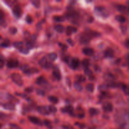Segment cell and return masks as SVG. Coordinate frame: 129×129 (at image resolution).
<instances>
[{
    "mask_svg": "<svg viewBox=\"0 0 129 129\" xmlns=\"http://www.w3.org/2000/svg\"><path fill=\"white\" fill-rule=\"evenodd\" d=\"M96 32H94V31H89V32H86L84 34L81 35V37H80V39H79V42H80L81 44H88L89 42V40H90L91 38L94 37H96Z\"/></svg>",
    "mask_w": 129,
    "mask_h": 129,
    "instance_id": "1",
    "label": "cell"
},
{
    "mask_svg": "<svg viewBox=\"0 0 129 129\" xmlns=\"http://www.w3.org/2000/svg\"><path fill=\"white\" fill-rule=\"evenodd\" d=\"M10 77H11V79H12L13 81L19 86H21L23 84V81L21 75H20L18 73H13L11 74Z\"/></svg>",
    "mask_w": 129,
    "mask_h": 129,
    "instance_id": "2",
    "label": "cell"
},
{
    "mask_svg": "<svg viewBox=\"0 0 129 129\" xmlns=\"http://www.w3.org/2000/svg\"><path fill=\"white\" fill-rule=\"evenodd\" d=\"M66 15L68 19L70 20V21H73V22H74L73 21L74 20V21H76L79 18V14H78V13L73 10H69Z\"/></svg>",
    "mask_w": 129,
    "mask_h": 129,
    "instance_id": "3",
    "label": "cell"
},
{
    "mask_svg": "<svg viewBox=\"0 0 129 129\" xmlns=\"http://www.w3.org/2000/svg\"><path fill=\"white\" fill-rule=\"evenodd\" d=\"M12 12L13 13L14 16H16V18H20L21 17V14H22V11H21V9L20 8V6L19 5H15L13 8Z\"/></svg>",
    "mask_w": 129,
    "mask_h": 129,
    "instance_id": "4",
    "label": "cell"
},
{
    "mask_svg": "<svg viewBox=\"0 0 129 129\" xmlns=\"http://www.w3.org/2000/svg\"><path fill=\"white\" fill-rule=\"evenodd\" d=\"M37 111L39 113L44 115H49L50 112H49V107H44V106H39L37 108Z\"/></svg>",
    "mask_w": 129,
    "mask_h": 129,
    "instance_id": "5",
    "label": "cell"
},
{
    "mask_svg": "<svg viewBox=\"0 0 129 129\" xmlns=\"http://www.w3.org/2000/svg\"><path fill=\"white\" fill-rule=\"evenodd\" d=\"M70 68L73 69H76L79 67V60L78 58H73L70 60Z\"/></svg>",
    "mask_w": 129,
    "mask_h": 129,
    "instance_id": "6",
    "label": "cell"
},
{
    "mask_svg": "<svg viewBox=\"0 0 129 129\" xmlns=\"http://www.w3.org/2000/svg\"><path fill=\"white\" fill-rule=\"evenodd\" d=\"M28 119L31 123H34V124L39 125H42V123L41 120L40 119L37 118V117H34V116H28Z\"/></svg>",
    "mask_w": 129,
    "mask_h": 129,
    "instance_id": "7",
    "label": "cell"
},
{
    "mask_svg": "<svg viewBox=\"0 0 129 129\" xmlns=\"http://www.w3.org/2000/svg\"><path fill=\"white\" fill-rule=\"evenodd\" d=\"M103 110L105 112H111L113 110V105L110 102H106L103 105Z\"/></svg>",
    "mask_w": 129,
    "mask_h": 129,
    "instance_id": "8",
    "label": "cell"
},
{
    "mask_svg": "<svg viewBox=\"0 0 129 129\" xmlns=\"http://www.w3.org/2000/svg\"><path fill=\"white\" fill-rule=\"evenodd\" d=\"M62 112H64V113H68L69 115H74V113H73V112H74V108H73V106L71 105H68L67 106V107H66L65 108H62L61 109Z\"/></svg>",
    "mask_w": 129,
    "mask_h": 129,
    "instance_id": "9",
    "label": "cell"
},
{
    "mask_svg": "<svg viewBox=\"0 0 129 129\" xmlns=\"http://www.w3.org/2000/svg\"><path fill=\"white\" fill-rule=\"evenodd\" d=\"M7 67L9 68H15L18 67V62L16 60H14V59H10L8 60L6 64Z\"/></svg>",
    "mask_w": 129,
    "mask_h": 129,
    "instance_id": "10",
    "label": "cell"
},
{
    "mask_svg": "<svg viewBox=\"0 0 129 129\" xmlns=\"http://www.w3.org/2000/svg\"><path fill=\"white\" fill-rule=\"evenodd\" d=\"M83 54L88 56H92L94 54V50L90 47H84L83 49Z\"/></svg>",
    "mask_w": 129,
    "mask_h": 129,
    "instance_id": "11",
    "label": "cell"
},
{
    "mask_svg": "<svg viewBox=\"0 0 129 129\" xmlns=\"http://www.w3.org/2000/svg\"><path fill=\"white\" fill-rule=\"evenodd\" d=\"M77 28L74 26H68L66 28V35L69 36L71 34H73V33L76 32Z\"/></svg>",
    "mask_w": 129,
    "mask_h": 129,
    "instance_id": "12",
    "label": "cell"
},
{
    "mask_svg": "<svg viewBox=\"0 0 129 129\" xmlns=\"http://www.w3.org/2000/svg\"><path fill=\"white\" fill-rule=\"evenodd\" d=\"M105 57L107 58H112L114 56V51L110 48H108L105 50L104 53Z\"/></svg>",
    "mask_w": 129,
    "mask_h": 129,
    "instance_id": "13",
    "label": "cell"
},
{
    "mask_svg": "<svg viewBox=\"0 0 129 129\" xmlns=\"http://www.w3.org/2000/svg\"><path fill=\"white\" fill-rule=\"evenodd\" d=\"M3 107L6 110H15V105L11 102L8 103H5L3 104Z\"/></svg>",
    "mask_w": 129,
    "mask_h": 129,
    "instance_id": "14",
    "label": "cell"
},
{
    "mask_svg": "<svg viewBox=\"0 0 129 129\" xmlns=\"http://www.w3.org/2000/svg\"><path fill=\"white\" fill-rule=\"evenodd\" d=\"M24 73H25L26 74H28V75H30V74H35V73H39V70H38L37 68H29V69H26L25 71H24Z\"/></svg>",
    "mask_w": 129,
    "mask_h": 129,
    "instance_id": "15",
    "label": "cell"
},
{
    "mask_svg": "<svg viewBox=\"0 0 129 129\" xmlns=\"http://www.w3.org/2000/svg\"><path fill=\"white\" fill-rule=\"evenodd\" d=\"M53 75H54V78L57 79V80H60L61 79V74H60V71L57 68H55L54 71H53Z\"/></svg>",
    "mask_w": 129,
    "mask_h": 129,
    "instance_id": "16",
    "label": "cell"
},
{
    "mask_svg": "<svg viewBox=\"0 0 129 129\" xmlns=\"http://www.w3.org/2000/svg\"><path fill=\"white\" fill-rule=\"evenodd\" d=\"M35 83L39 85H43V84L46 83V80L43 76H40L37 78L36 80H35Z\"/></svg>",
    "mask_w": 129,
    "mask_h": 129,
    "instance_id": "17",
    "label": "cell"
},
{
    "mask_svg": "<svg viewBox=\"0 0 129 129\" xmlns=\"http://www.w3.org/2000/svg\"><path fill=\"white\" fill-rule=\"evenodd\" d=\"M117 9L119 12L122 13H126L128 11V10H128L127 8L123 5H118V6H117Z\"/></svg>",
    "mask_w": 129,
    "mask_h": 129,
    "instance_id": "18",
    "label": "cell"
},
{
    "mask_svg": "<svg viewBox=\"0 0 129 129\" xmlns=\"http://www.w3.org/2000/svg\"><path fill=\"white\" fill-rule=\"evenodd\" d=\"M47 62H47V57L45 56L42 57L40 59V60L39 61V65H40L41 67H43V68H45V67L46 66Z\"/></svg>",
    "mask_w": 129,
    "mask_h": 129,
    "instance_id": "19",
    "label": "cell"
},
{
    "mask_svg": "<svg viewBox=\"0 0 129 129\" xmlns=\"http://www.w3.org/2000/svg\"><path fill=\"white\" fill-rule=\"evenodd\" d=\"M54 29L56 31H57L58 33H62L64 31V27L63 26V25H60V24H58V25H55L54 26Z\"/></svg>",
    "mask_w": 129,
    "mask_h": 129,
    "instance_id": "20",
    "label": "cell"
},
{
    "mask_svg": "<svg viewBox=\"0 0 129 129\" xmlns=\"http://www.w3.org/2000/svg\"><path fill=\"white\" fill-rule=\"evenodd\" d=\"M115 19H116V20H117L118 22L121 23H123L125 22V21H126L125 17L124 16H123V15H121L116 16Z\"/></svg>",
    "mask_w": 129,
    "mask_h": 129,
    "instance_id": "21",
    "label": "cell"
},
{
    "mask_svg": "<svg viewBox=\"0 0 129 129\" xmlns=\"http://www.w3.org/2000/svg\"><path fill=\"white\" fill-rule=\"evenodd\" d=\"M74 87L77 91H81L83 90V86H82V85L81 84V83H79V82H78V81L74 82Z\"/></svg>",
    "mask_w": 129,
    "mask_h": 129,
    "instance_id": "22",
    "label": "cell"
},
{
    "mask_svg": "<svg viewBox=\"0 0 129 129\" xmlns=\"http://www.w3.org/2000/svg\"><path fill=\"white\" fill-rule=\"evenodd\" d=\"M89 114H90L91 115L94 116V115H96L99 114L100 111L98 110L97 108H91L89 110Z\"/></svg>",
    "mask_w": 129,
    "mask_h": 129,
    "instance_id": "23",
    "label": "cell"
},
{
    "mask_svg": "<svg viewBox=\"0 0 129 129\" xmlns=\"http://www.w3.org/2000/svg\"><path fill=\"white\" fill-rule=\"evenodd\" d=\"M13 45L15 47L20 50L21 48L23 47V42H15V43H13Z\"/></svg>",
    "mask_w": 129,
    "mask_h": 129,
    "instance_id": "24",
    "label": "cell"
},
{
    "mask_svg": "<svg viewBox=\"0 0 129 129\" xmlns=\"http://www.w3.org/2000/svg\"><path fill=\"white\" fill-rule=\"evenodd\" d=\"M48 99H49V102H50L51 103H54V104H56L58 103V98L57 97L54 96H49L48 97Z\"/></svg>",
    "mask_w": 129,
    "mask_h": 129,
    "instance_id": "25",
    "label": "cell"
},
{
    "mask_svg": "<svg viewBox=\"0 0 129 129\" xmlns=\"http://www.w3.org/2000/svg\"><path fill=\"white\" fill-rule=\"evenodd\" d=\"M48 57L50 59V60H51V61H54V60H55V59L57 58V54H55V53L52 52L49 54Z\"/></svg>",
    "mask_w": 129,
    "mask_h": 129,
    "instance_id": "26",
    "label": "cell"
},
{
    "mask_svg": "<svg viewBox=\"0 0 129 129\" xmlns=\"http://www.w3.org/2000/svg\"><path fill=\"white\" fill-rule=\"evenodd\" d=\"M31 3L33 5V6L35 8H39L40 7V1H39V0H31Z\"/></svg>",
    "mask_w": 129,
    "mask_h": 129,
    "instance_id": "27",
    "label": "cell"
},
{
    "mask_svg": "<svg viewBox=\"0 0 129 129\" xmlns=\"http://www.w3.org/2000/svg\"><path fill=\"white\" fill-rule=\"evenodd\" d=\"M77 81L79 82V83H83V82H84L86 81V78L83 75H78L76 78Z\"/></svg>",
    "mask_w": 129,
    "mask_h": 129,
    "instance_id": "28",
    "label": "cell"
},
{
    "mask_svg": "<svg viewBox=\"0 0 129 129\" xmlns=\"http://www.w3.org/2000/svg\"><path fill=\"white\" fill-rule=\"evenodd\" d=\"M108 88V86L106 84H101L100 86H99L98 89H99L100 91H102V92H105L106 90H107Z\"/></svg>",
    "mask_w": 129,
    "mask_h": 129,
    "instance_id": "29",
    "label": "cell"
},
{
    "mask_svg": "<svg viewBox=\"0 0 129 129\" xmlns=\"http://www.w3.org/2000/svg\"><path fill=\"white\" fill-rule=\"evenodd\" d=\"M86 88L87 91H88V92L92 93V92L93 91V90H94V85H93L92 83H89V84H88L86 85Z\"/></svg>",
    "mask_w": 129,
    "mask_h": 129,
    "instance_id": "30",
    "label": "cell"
},
{
    "mask_svg": "<svg viewBox=\"0 0 129 129\" xmlns=\"http://www.w3.org/2000/svg\"><path fill=\"white\" fill-rule=\"evenodd\" d=\"M89 65V61L88 59H83V60L82 61V66H83V68H84L85 69L88 68V66Z\"/></svg>",
    "mask_w": 129,
    "mask_h": 129,
    "instance_id": "31",
    "label": "cell"
},
{
    "mask_svg": "<svg viewBox=\"0 0 129 129\" xmlns=\"http://www.w3.org/2000/svg\"><path fill=\"white\" fill-rule=\"evenodd\" d=\"M53 20L55 22H61L64 21V18L60 16H54L53 17Z\"/></svg>",
    "mask_w": 129,
    "mask_h": 129,
    "instance_id": "32",
    "label": "cell"
},
{
    "mask_svg": "<svg viewBox=\"0 0 129 129\" xmlns=\"http://www.w3.org/2000/svg\"><path fill=\"white\" fill-rule=\"evenodd\" d=\"M84 74L87 76L91 77L93 76V72L91 69H89V68H86V69H84Z\"/></svg>",
    "mask_w": 129,
    "mask_h": 129,
    "instance_id": "33",
    "label": "cell"
},
{
    "mask_svg": "<svg viewBox=\"0 0 129 129\" xmlns=\"http://www.w3.org/2000/svg\"><path fill=\"white\" fill-rule=\"evenodd\" d=\"M44 125H45V126H46L49 129H52V125H51V123H50V122L49 120H45L44 121Z\"/></svg>",
    "mask_w": 129,
    "mask_h": 129,
    "instance_id": "34",
    "label": "cell"
},
{
    "mask_svg": "<svg viewBox=\"0 0 129 129\" xmlns=\"http://www.w3.org/2000/svg\"><path fill=\"white\" fill-rule=\"evenodd\" d=\"M119 84H117V83H115V82L113 81H112L110 82V83H109V84H108V87H110V88H118V86H119Z\"/></svg>",
    "mask_w": 129,
    "mask_h": 129,
    "instance_id": "35",
    "label": "cell"
},
{
    "mask_svg": "<svg viewBox=\"0 0 129 129\" xmlns=\"http://www.w3.org/2000/svg\"><path fill=\"white\" fill-rule=\"evenodd\" d=\"M9 32L12 35H14L17 32V28L16 27H14V26H11L9 28Z\"/></svg>",
    "mask_w": 129,
    "mask_h": 129,
    "instance_id": "36",
    "label": "cell"
},
{
    "mask_svg": "<svg viewBox=\"0 0 129 129\" xmlns=\"http://www.w3.org/2000/svg\"><path fill=\"white\" fill-rule=\"evenodd\" d=\"M49 112H50V113H55V112H57V108L55 107H54V106L53 105H50L49 106Z\"/></svg>",
    "mask_w": 129,
    "mask_h": 129,
    "instance_id": "37",
    "label": "cell"
},
{
    "mask_svg": "<svg viewBox=\"0 0 129 129\" xmlns=\"http://www.w3.org/2000/svg\"><path fill=\"white\" fill-rule=\"evenodd\" d=\"M36 93L38 95L42 96L45 95V91L44 90H42V89H39V88L36 89Z\"/></svg>",
    "mask_w": 129,
    "mask_h": 129,
    "instance_id": "38",
    "label": "cell"
},
{
    "mask_svg": "<svg viewBox=\"0 0 129 129\" xmlns=\"http://www.w3.org/2000/svg\"><path fill=\"white\" fill-rule=\"evenodd\" d=\"M29 49H28L26 47H22L21 49H20L19 50V51L20 52H21L22 54H27L29 52Z\"/></svg>",
    "mask_w": 129,
    "mask_h": 129,
    "instance_id": "39",
    "label": "cell"
},
{
    "mask_svg": "<svg viewBox=\"0 0 129 129\" xmlns=\"http://www.w3.org/2000/svg\"><path fill=\"white\" fill-rule=\"evenodd\" d=\"M25 20H26V21L28 23H29V24L31 23H32V21H33L32 17H31L30 15H28L27 16H26V18H25Z\"/></svg>",
    "mask_w": 129,
    "mask_h": 129,
    "instance_id": "40",
    "label": "cell"
},
{
    "mask_svg": "<svg viewBox=\"0 0 129 129\" xmlns=\"http://www.w3.org/2000/svg\"><path fill=\"white\" fill-rule=\"evenodd\" d=\"M9 45H10V42L8 40H5L1 44V46L2 47H7L9 46Z\"/></svg>",
    "mask_w": 129,
    "mask_h": 129,
    "instance_id": "41",
    "label": "cell"
},
{
    "mask_svg": "<svg viewBox=\"0 0 129 129\" xmlns=\"http://www.w3.org/2000/svg\"><path fill=\"white\" fill-rule=\"evenodd\" d=\"M94 10L97 12H102V11H104L105 10V8L103 6H96L94 8Z\"/></svg>",
    "mask_w": 129,
    "mask_h": 129,
    "instance_id": "42",
    "label": "cell"
},
{
    "mask_svg": "<svg viewBox=\"0 0 129 129\" xmlns=\"http://www.w3.org/2000/svg\"><path fill=\"white\" fill-rule=\"evenodd\" d=\"M33 44L31 41H28L26 42V47L28 49H32L33 48Z\"/></svg>",
    "mask_w": 129,
    "mask_h": 129,
    "instance_id": "43",
    "label": "cell"
},
{
    "mask_svg": "<svg viewBox=\"0 0 129 129\" xmlns=\"http://www.w3.org/2000/svg\"><path fill=\"white\" fill-rule=\"evenodd\" d=\"M59 45L63 50H66L68 49V46L66 45H65V44H63L62 43H59Z\"/></svg>",
    "mask_w": 129,
    "mask_h": 129,
    "instance_id": "44",
    "label": "cell"
},
{
    "mask_svg": "<svg viewBox=\"0 0 129 129\" xmlns=\"http://www.w3.org/2000/svg\"><path fill=\"white\" fill-rule=\"evenodd\" d=\"M10 126L13 129H21V128L19 126H18L16 124H14V123H11V124H10Z\"/></svg>",
    "mask_w": 129,
    "mask_h": 129,
    "instance_id": "45",
    "label": "cell"
},
{
    "mask_svg": "<svg viewBox=\"0 0 129 129\" xmlns=\"http://www.w3.org/2000/svg\"><path fill=\"white\" fill-rule=\"evenodd\" d=\"M15 94H16V95H17V96H18L22 97V98H26V99H27V96H26V94H23V93H15Z\"/></svg>",
    "mask_w": 129,
    "mask_h": 129,
    "instance_id": "46",
    "label": "cell"
},
{
    "mask_svg": "<svg viewBox=\"0 0 129 129\" xmlns=\"http://www.w3.org/2000/svg\"><path fill=\"white\" fill-rule=\"evenodd\" d=\"M120 28H121V30H122V33H123V34H125L126 32H127V26H126L122 25V26H120Z\"/></svg>",
    "mask_w": 129,
    "mask_h": 129,
    "instance_id": "47",
    "label": "cell"
},
{
    "mask_svg": "<svg viewBox=\"0 0 129 129\" xmlns=\"http://www.w3.org/2000/svg\"><path fill=\"white\" fill-rule=\"evenodd\" d=\"M5 3H6V4H7L9 6H13V4L15 3V1H5Z\"/></svg>",
    "mask_w": 129,
    "mask_h": 129,
    "instance_id": "48",
    "label": "cell"
},
{
    "mask_svg": "<svg viewBox=\"0 0 129 129\" xmlns=\"http://www.w3.org/2000/svg\"><path fill=\"white\" fill-rule=\"evenodd\" d=\"M75 125H76L77 126L79 127L80 128H84L85 127V125L83 124V123H76Z\"/></svg>",
    "mask_w": 129,
    "mask_h": 129,
    "instance_id": "49",
    "label": "cell"
},
{
    "mask_svg": "<svg viewBox=\"0 0 129 129\" xmlns=\"http://www.w3.org/2000/svg\"><path fill=\"white\" fill-rule=\"evenodd\" d=\"M52 66H53V64H52V63H50V62H47V64L46 66H45V68H46V69H50V68H52Z\"/></svg>",
    "mask_w": 129,
    "mask_h": 129,
    "instance_id": "50",
    "label": "cell"
},
{
    "mask_svg": "<svg viewBox=\"0 0 129 129\" xmlns=\"http://www.w3.org/2000/svg\"><path fill=\"white\" fill-rule=\"evenodd\" d=\"M25 91L27 93H31L33 91V88L31 87H28V88H26L25 89Z\"/></svg>",
    "mask_w": 129,
    "mask_h": 129,
    "instance_id": "51",
    "label": "cell"
},
{
    "mask_svg": "<svg viewBox=\"0 0 129 129\" xmlns=\"http://www.w3.org/2000/svg\"><path fill=\"white\" fill-rule=\"evenodd\" d=\"M84 115H85V114H84V112H79V114H78V117H79V118H83L84 117Z\"/></svg>",
    "mask_w": 129,
    "mask_h": 129,
    "instance_id": "52",
    "label": "cell"
},
{
    "mask_svg": "<svg viewBox=\"0 0 129 129\" xmlns=\"http://www.w3.org/2000/svg\"><path fill=\"white\" fill-rule=\"evenodd\" d=\"M1 23H1V26H3V27H5V26H6V22H5V21L4 20H1Z\"/></svg>",
    "mask_w": 129,
    "mask_h": 129,
    "instance_id": "53",
    "label": "cell"
},
{
    "mask_svg": "<svg viewBox=\"0 0 129 129\" xmlns=\"http://www.w3.org/2000/svg\"><path fill=\"white\" fill-rule=\"evenodd\" d=\"M4 18V13L3 12V11L0 10V21L1 20H3Z\"/></svg>",
    "mask_w": 129,
    "mask_h": 129,
    "instance_id": "54",
    "label": "cell"
},
{
    "mask_svg": "<svg viewBox=\"0 0 129 129\" xmlns=\"http://www.w3.org/2000/svg\"><path fill=\"white\" fill-rule=\"evenodd\" d=\"M4 64H5V62H4L3 59H2V57H1V59H0V68H2L3 67Z\"/></svg>",
    "mask_w": 129,
    "mask_h": 129,
    "instance_id": "55",
    "label": "cell"
},
{
    "mask_svg": "<svg viewBox=\"0 0 129 129\" xmlns=\"http://www.w3.org/2000/svg\"><path fill=\"white\" fill-rule=\"evenodd\" d=\"M125 45L127 48H129V39H127V40L125 41Z\"/></svg>",
    "mask_w": 129,
    "mask_h": 129,
    "instance_id": "56",
    "label": "cell"
},
{
    "mask_svg": "<svg viewBox=\"0 0 129 129\" xmlns=\"http://www.w3.org/2000/svg\"><path fill=\"white\" fill-rule=\"evenodd\" d=\"M29 110H28V108H27V107H23V111L24 112H25V113H27V112H29Z\"/></svg>",
    "mask_w": 129,
    "mask_h": 129,
    "instance_id": "57",
    "label": "cell"
},
{
    "mask_svg": "<svg viewBox=\"0 0 129 129\" xmlns=\"http://www.w3.org/2000/svg\"><path fill=\"white\" fill-rule=\"evenodd\" d=\"M67 41H68V43H69V44H71V45H72V46H73V45H74V43H73V40H72L71 39H68V40H67Z\"/></svg>",
    "mask_w": 129,
    "mask_h": 129,
    "instance_id": "58",
    "label": "cell"
},
{
    "mask_svg": "<svg viewBox=\"0 0 129 129\" xmlns=\"http://www.w3.org/2000/svg\"><path fill=\"white\" fill-rule=\"evenodd\" d=\"M64 61L66 62V63H68L69 61V57H65V58L64 59Z\"/></svg>",
    "mask_w": 129,
    "mask_h": 129,
    "instance_id": "59",
    "label": "cell"
},
{
    "mask_svg": "<svg viewBox=\"0 0 129 129\" xmlns=\"http://www.w3.org/2000/svg\"><path fill=\"white\" fill-rule=\"evenodd\" d=\"M62 127H63V128H64V129H73V128H72V127H68V126H65V125H64V126H62Z\"/></svg>",
    "mask_w": 129,
    "mask_h": 129,
    "instance_id": "60",
    "label": "cell"
},
{
    "mask_svg": "<svg viewBox=\"0 0 129 129\" xmlns=\"http://www.w3.org/2000/svg\"><path fill=\"white\" fill-rule=\"evenodd\" d=\"M127 57V62H128V66H129V54H127V57Z\"/></svg>",
    "mask_w": 129,
    "mask_h": 129,
    "instance_id": "61",
    "label": "cell"
},
{
    "mask_svg": "<svg viewBox=\"0 0 129 129\" xmlns=\"http://www.w3.org/2000/svg\"><path fill=\"white\" fill-rule=\"evenodd\" d=\"M127 117H128V118H129V113H128V115H127Z\"/></svg>",
    "mask_w": 129,
    "mask_h": 129,
    "instance_id": "62",
    "label": "cell"
},
{
    "mask_svg": "<svg viewBox=\"0 0 129 129\" xmlns=\"http://www.w3.org/2000/svg\"><path fill=\"white\" fill-rule=\"evenodd\" d=\"M128 3V7H129V2H128V3Z\"/></svg>",
    "mask_w": 129,
    "mask_h": 129,
    "instance_id": "63",
    "label": "cell"
},
{
    "mask_svg": "<svg viewBox=\"0 0 129 129\" xmlns=\"http://www.w3.org/2000/svg\"><path fill=\"white\" fill-rule=\"evenodd\" d=\"M89 129H93V128H89Z\"/></svg>",
    "mask_w": 129,
    "mask_h": 129,
    "instance_id": "64",
    "label": "cell"
}]
</instances>
